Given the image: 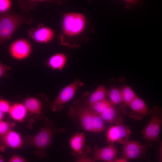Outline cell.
<instances>
[{
  "label": "cell",
  "instance_id": "obj_21",
  "mask_svg": "<svg viewBox=\"0 0 162 162\" xmlns=\"http://www.w3.org/2000/svg\"><path fill=\"white\" fill-rule=\"evenodd\" d=\"M124 104L128 106L137 96L129 86L124 85L120 90Z\"/></svg>",
  "mask_w": 162,
  "mask_h": 162
},
{
  "label": "cell",
  "instance_id": "obj_1",
  "mask_svg": "<svg viewBox=\"0 0 162 162\" xmlns=\"http://www.w3.org/2000/svg\"><path fill=\"white\" fill-rule=\"evenodd\" d=\"M45 126L34 136L23 137L25 144L35 148L34 154L43 158L46 155V151L51 144L55 130L53 124L47 122Z\"/></svg>",
  "mask_w": 162,
  "mask_h": 162
},
{
  "label": "cell",
  "instance_id": "obj_20",
  "mask_svg": "<svg viewBox=\"0 0 162 162\" xmlns=\"http://www.w3.org/2000/svg\"><path fill=\"white\" fill-rule=\"evenodd\" d=\"M109 101L114 106L124 104V102L120 90L116 87L112 88L109 92Z\"/></svg>",
  "mask_w": 162,
  "mask_h": 162
},
{
  "label": "cell",
  "instance_id": "obj_3",
  "mask_svg": "<svg viewBox=\"0 0 162 162\" xmlns=\"http://www.w3.org/2000/svg\"><path fill=\"white\" fill-rule=\"evenodd\" d=\"M86 23L85 16L77 13H69L64 16L62 28L66 35L74 36L80 34L84 29Z\"/></svg>",
  "mask_w": 162,
  "mask_h": 162
},
{
  "label": "cell",
  "instance_id": "obj_5",
  "mask_svg": "<svg viewBox=\"0 0 162 162\" xmlns=\"http://www.w3.org/2000/svg\"><path fill=\"white\" fill-rule=\"evenodd\" d=\"M83 85L81 81L76 80L64 88L53 102L52 110L53 111L61 110L64 105L73 98L79 88Z\"/></svg>",
  "mask_w": 162,
  "mask_h": 162
},
{
  "label": "cell",
  "instance_id": "obj_4",
  "mask_svg": "<svg viewBox=\"0 0 162 162\" xmlns=\"http://www.w3.org/2000/svg\"><path fill=\"white\" fill-rule=\"evenodd\" d=\"M20 16L11 14H3L0 16V46L10 39L14 33L23 22Z\"/></svg>",
  "mask_w": 162,
  "mask_h": 162
},
{
  "label": "cell",
  "instance_id": "obj_29",
  "mask_svg": "<svg viewBox=\"0 0 162 162\" xmlns=\"http://www.w3.org/2000/svg\"><path fill=\"white\" fill-rule=\"evenodd\" d=\"M7 69V67L0 62V78L4 75Z\"/></svg>",
  "mask_w": 162,
  "mask_h": 162
},
{
  "label": "cell",
  "instance_id": "obj_27",
  "mask_svg": "<svg viewBox=\"0 0 162 162\" xmlns=\"http://www.w3.org/2000/svg\"><path fill=\"white\" fill-rule=\"evenodd\" d=\"M79 157L76 162H96V160L86 153L83 152L78 155Z\"/></svg>",
  "mask_w": 162,
  "mask_h": 162
},
{
  "label": "cell",
  "instance_id": "obj_32",
  "mask_svg": "<svg viewBox=\"0 0 162 162\" xmlns=\"http://www.w3.org/2000/svg\"><path fill=\"white\" fill-rule=\"evenodd\" d=\"M126 2L131 4H137V2L135 0H127Z\"/></svg>",
  "mask_w": 162,
  "mask_h": 162
},
{
  "label": "cell",
  "instance_id": "obj_25",
  "mask_svg": "<svg viewBox=\"0 0 162 162\" xmlns=\"http://www.w3.org/2000/svg\"><path fill=\"white\" fill-rule=\"evenodd\" d=\"M11 126L7 121H0V136L4 135L10 130Z\"/></svg>",
  "mask_w": 162,
  "mask_h": 162
},
{
  "label": "cell",
  "instance_id": "obj_18",
  "mask_svg": "<svg viewBox=\"0 0 162 162\" xmlns=\"http://www.w3.org/2000/svg\"><path fill=\"white\" fill-rule=\"evenodd\" d=\"M109 92L103 85L99 86L91 94L88 100L89 106L97 102L107 99Z\"/></svg>",
  "mask_w": 162,
  "mask_h": 162
},
{
  "label": "cell",
  "instance_id": "obj_14",
  "mask_svg": "<svg viewBox=\"0 0 162 162\" xmlns=\"http://www.w3.org/2000/svg\"><path fill=\"white\" fill-rule=\"evenodd\" d=\"M122 110L112 105L100 115L105 122L111 124H116L122 120L120 115Z\"/></svg>",
  "mask_w": 162,
  "mask_h": 162
},
{
  "label": "cell",
  "instance_id": "obj_6",
  "mask_svg": "<svg viewBox=\"0 0 162 162\" xmlns=\"http://www.w3.org/2000/svg\"><path fill=\"white\" fill-rule=\"evenodd\" d=\"M122 121L116 125L110 126L107 133V141L111 144L114 142L123 144L128 140L132 134L130 128L122 124Z\"/></svg>",
  "mask_w": 162,
  "mask_h": 162
},
{
  "label": "cell",
  "instance_id": "obj_2",
  "mask_svg": "<svg viewBox=\"0 0 162 162\" xmlns=\"http://www.w3.org/2000/svg\"><path fill=\"white\" fill-rule=\"evenodd\" d=\"M151 119L142 132L143 137L150 142L159 141L162 123L161 108L156 106L149 110Z\"/></svg>",
  "mask_w": 162,
  "mask_h": 162
},
{
  "label": "cell",
  "instance_id": "obj_24",
  "mask_svg": "<svg viewBox=\"0 0 162 162\" xmlns=\"http://www.w3.org/2000/svg\"><path fill=\"white\" fill-rule=\"evenodd\" d=\"M11 5L10 0H0V13H5L11 8Z\"/></svg>",
  "mask_w": 162,
  "mask_h": 162
},
{
  "label": "cell",
  "instance_id": "obj_26",
  "mask_svg": "<svg viewBox=\"0 0 162 162\" xmlns=\"http://www.w3.org/2000/svg\"><path fill=\"white\" fill-rule=\"evenodd\" d=\"M11 105L8 100L0 99V111L4 114L8 113Z\"/></svg>",
  "mask_w": 162,
  "mask_h": 162
},
{
  "label": "cell",
  "instance_id": "obj_16",
  "mask_svg": "<svg viewBox=\"0 0 162 162\" xmlns=\"http://www.w3.org/2000/svg\"><path fill=\"white\" fill-rule=\"evenodd\" d=\"M28 112L39 116L42 110V104L41 101L35 97H29L26 98L23 103Z\"/></svg>",
  "mask_w": 162,
  "mask_h": 162
},
{
  "label": "cell",
  "instance_id": "obj_15",
  "mask_svg": "<svg viewBox=\"0 0 162 162\" xmlns=\"http://www.w3.org/2000/svg\"><path fill=\"white\" fill-rule=\"evenodd\" d=\"M27 113L23 103H16L11 105L8 113L14 120L22 122L24 121Z\"/></svg>",
  "mask_w": 162,
  "mask_h": 162
},
{
  "label": "cell",
  "instance_id": "obj_10",
  "mask_svg": "<svg viewBox=\"0 0 162 162\" xmlns=\"http://www.w3.org/2000/svg\"><path fill=\"white\" fill-rule=\"evenodd\" d=\"M28 35L37 43H46L52 39L54 32L51 28L39 24L37 27L29 30Z\"/></svg>",
  "mask_w": 162,
  "mask_h": 162
},
{
  "label": "cell",
  "instance_id": "obj_22",
  "mask_svg": "<svg viewBox=\"0 0 162 162\" xmlns=\"http://www.w3.org/2000/svg\"><path fill=\"white\" fill-rule=\"evenodd\" d=\"M92 127L93 132H101L104 130L106 129L105 121L99 115L94 111Z\"/></svg>",
  "mask_w": 162,
  "mask_h": 162
},
{
  "label": "cell",
  "instance_id": "obj_13",
  "mask_svg": "<svg viewBox=\"0 0 162 162\" xmlns=\"http://www.w3.org/2000/svg\"><path fill=\"white\" fill-rule=\"evenodd\" d=\"M117 150L113 143L101 148H98L95 150L94 154V159L95 160L106 162L113 160L117 157Z\"/></svg>",
  "mask_w": 162,
  "mask_h": 162
},
{
  "label": "cell",
  "instance_id": "obj_7",
  "mask_svg": "<svg viewBox=\"0 0 162 162\" xmlns=\"http://www.w3.org/2000/svg\"><path fill=\"white\" fill-rule=\"evenodd\" d=\"M31 45L27 40L17 39L10 45L9 52L11 56L17 60H22L27 58L31 53Z\"/></svg>",
  "mask_w": 162,
  "mask_h": 162
},
{
  "label": "cell",
  "instance_id": "obj_35",
  "mask_svg": "<svg viewBox=\"0 0 162 162\" xmlns=\"http://www.w3.org/2000/svg\"><path fill=\"white\" fill-rule=\"evenodd\" d=\"M114 162V160H111V161H107V162Z\"/></svg>",
  "mask_w": 162,
  "mask_h": 162
},
{
  "label": "cell",
  "instance_id": "obj_19",
  "mask_svg": "<svg viewBox=\"0 0 162 162\" xmlns=\"http://www.w3.org/2000/svg\"><path fill=\"white\" fill-rule=\"evenodd\" d=\"M67 62V57L63 53H57L52 56L48 62V66L56 70H62Z\"/></svg>",
  "mask_w": 162,
  "mask_h": 162
},
{
  "label": "cell",
  "instance_id": "obj_8",
  "mask_svg": "<svg viewBox=\"0 0 162 162\" xmlns=\"http://www.w3.org/2000/svg\"><path fill=\"white\" fill-rule=\"evenodd\" d=\"M122 158L127 160L136 159L145 153L146 146L137 141L128 140L124 144Z\"/></svg>",
  "mask_w": 162,
  "mask_h": 162
},
{
  "label": "cell",
  "instance_id": "obj_33",
  "mask_svg": "<svg viewBox=\"0 0 162 162\" xmlns=\"http://www.w3.org/2000/svg\"><path fill=\"white\" fill-rule=\"evenodd\" d=\"M5 114L4 113L0 111V121L3 120Z\"/></svg>",
  "mask_w": 162,
  "mask_h": 162
},
{
  "label": "cell",
  "instance_id": "obj_11",
  "mask_svg": "<svg viewBox=\"0 0 162 162\" xmlns=\"http://www.w3.org/2000/svg\"><path fill=\"white\" fill-rule=\"evenodd\" d=\"M131 110L129 113L130 117L140 120L149 115L148 110L145 101L138 97L134 99L128 105Z\"/></svg>",
  "mask_w": 162,
  "mask_h": 162
},
{
  "label": "cell",
  "instance_id": "obj_23",
  "mask_svg": "<svg viewBox=\"0 0 162 162\" xmlns=\"http://www.w3.org/2000/svg\"><path fill=\"white\" fill-rule=\"evenodd\" d=\"M112 104L107 99L96 102L89 106L94 112L100 115Z\"/></svg>",
  "mask_w": 162,
  "mask_h": 162
},
{
  "label": "cell",
  "instance_id": "obj_17",
  "mask_svg": "<svg viewBox=\"0 0 162 162\" xmlns=\"http://www.w3.org/2000/svg\"><path fill=\"white\" fill-rule=\"evenodd\" d=\"M85 139L83 132L76 133L70 140V145L74 154L78 155L83 152V148Z\"/></svg>",
  "mask_w": 162,
  "mask_h": 162
},
{
  "label": "cell",
  "instance_id": "obj_30",
  "mask_svg": "<svg viewBox=\"0 0 162 162\" xmlns=\"http://www.w3.org/2000/svg\"><path fill=\"white\" fill-rule=\"evenodd\" d=\"M160 147L159 149V162H162V143L160 141Z\"/></svg>",
  "mask_w": 162,
  "mask_h": 162
},
{
  "label": "cell",
  "instance_id": "obj_31",
  "mask_svg": "<svg viewBox=\"0 0 162 162\" xmlns=\"http://www.w3.org/2000/svg\"><path fill=\"white\" fill-rule=\"evenodd\" d=\"M114 162H128L127 160L123 158H119L114 160Z\"/></svg>",
  "mask_w": 162,
  "mask_h": 162
},
{
  "label": "cell",
  "instance_id": "obj_28",
  "mask_svg": "<svg viewBox=\"0 0 162 162\" xmlns=\"http://www.w3.org/2000/svg\"><path fill=\"white\" fill-rule=\"evenodd\" d=\"M7 162H28L25 158L14 153L10 158Z\"/></svg>",
  "mask_w": 162,
  "mask_h": 162
},
{
  "label": "cell",
  "instance_id": "obj_12",
  "mask_svg": "<svg viewBox=\"0 0 162 162\" xmlns=\"http://www.w3.org/2000/svg\"><path fill=\"white\" fill-rule=\"evenodd\" d=\"M77 113L82 128L87 131L93 132V111L89 107L81 106L78 109Z\"/></svg>",
  "mask_w": 162,
  "mask_h": 162
},
{
  "label": "cell",
  "instance_id": "obj_34",
  "mask_svg": "<svg viewBox=\"0 0 162 162\" xmlns=\"http://www.w3.org/2000/svg\"><path fill=\"white\" fill-rule=\"evenodd\" d=\"M0 162H5L3 157L1 154H0Z\"/></svg>",
  "mask_w": 162,
  "mask_h": 162
},
{
  "label": "cell",
  "instance_id": "obj_9",
  "mask_svg": "<svg viewBox=\"0 0 162 162\" xmlns=\"http://www.w3.org/2000/svg\"><path fill=\"white\" fill-rule=\"evenodd\" d=\"M24 144L23 138L20 135L11 129L4 135L0 136V149L2 151H4L7 147L13 149L20 148Z\"/></svg>",
  "mask_w": 162,
  "mask_h": 162
}]
</instances>
